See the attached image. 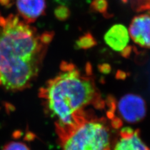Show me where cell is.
Wrapping results in <instances>:
<instances>
[{
	"label": "cell",
	"instance_id": "cell-1",
	"mask_svg": "<svg viewBox=\"0 0 150 150\" xmlns=\"http://www.w3.org/2000/svg\"><path fill=\"white\" fill-rule=\"evenodd\" d=\"M45 100L59 140L67 137L88 118L85 107L97 100L95 86L76 70H69L51 81Z\"/></svg>",
	"mask_w": 150,
	"mask_h": 150
},
{
	"label": "cell",
	"instance_id": "cell-2",
	"mask_svg": "<svg viewBox=\"0 0 150 150\" xmlns=\"http://www.w3.org/2000/svg\"><path fill=\"white\" fill-rule=\"evenodd\" d=\"M40 44L31 28L17 20L0 30V81L8 90H19L38 69Z\"/></svg>",
	"mask_w": 150,
	"mask_h": 150
},
{
	"label": "cell",
	"instance_id": "cell-3",
	"mask_svg": "<svg viewBox=\"0 0 150 150\" xmlns=\"http://www.w3.org/2000/svg\"><path fill=\"white\" fill-rule=\"evenodd\" d=\"M63 150H112L110 126L105 121L88 118L60 140Z\"/></svg>",
	"mask_w": 150,
	"mask_h": 150
},
{
	"label": "cell",
	"instance_id": "cell-4",
	"mask_svg": "<svg viewBox=\"0 0 150 150\" xmlns=\"http://www.w3.org/2000/svg\"><path fill=\"white\" fill-rule=\"evenodd\" d=\"M118 111L121 120L129 123H135L144 118L146 112V104L141 96L128 94L120 100Z\"/></svg>",
	"mask_w": 150,
	"mask_h": 150
},
{
	"label": "cell",
	"instance_id": "cell-5",
	"mask_svg": "<svg viewBox=\"0 0 150 150\" xmlns=\"http://www.w3.org/2000/svg\"><path fill=\"white\" fill-rule=\"evenodd\" d=\"M112 150H150L139 135L138 130L125 128L120 130L112 144Z\"/></svg>",
	"mask_w": 150,
	"mask_h": 150
},
{
	"label": "cell",
	"instance_id": "cell-6",
	"mask_svg": "<svg viewBox=\"0 0 150 150\" xmlns=\"http://www.w3.org/2000/svg\"><path fill=\"white\" fill-rule=\"evenodd\" d=\"M129 31L135 43L150 48V15H142L134 18Z\"/></svg>",
	"mask_w": 150,
	"mask_h": 150
},
{
	"label": "cell",
	"instance_id": "cell-7",
	"mask_svg": "<svg viewBox=\"0 0 150 150\" xmlns=\"http://www.w3.org/2000/svg\"><path fill=\"white\" fill-rule=\"evenodd\" d=\"M105 41L112 50L116 51H123L129 41V33L123 25H113L106 33Z\"/></svg>",
	"mask_w": 150,
	"mask_h": 150
},
{
	"label": "cell",
	"instance_id": "cell-8",
	"mask_svg": "<svg viewBox=\"0 0 150 150\" xmlns=\"http://www.w3.org/2000/svg\"><path fill=\"white\" fill-rule=\"evenodd\" d=\"M17 6L22 15L29 18L39 16L45 7V0H17Z\"/></svg>",
	"mask_w": 150,
	"mask_h": 150
},
{
	"label": "cell",
	"instance_id": "cell-9",
	"mask_svg": "<svg viewBox=\"0 0 150 150\" xmlns=\"http://www.w3.org/2000/svg\"><path fill=\"white\" fill-rule=\"evenodd\" d=\"M3 150H30L26 145L21 142H11L6 144Z\"/></svg>",
	"mask_w": 150,
	"mask_h": 150
},
{
	"label": "cell",
	"instance_id": "cell-10",
	"mask_svg": "<svg viewBox=\"0 0 150 150\" xmlns=\"http://www.w3.org/2000/svg\"><path fill=\"white\" fill-rule=\"evenodd\" d=\"M56 2H58L59 3H62V4H65L66 3H67L69 1V0H55Z\"/></svg>",
	"mask_w": 150,
	"mask_h": 150
}]
</instances>
